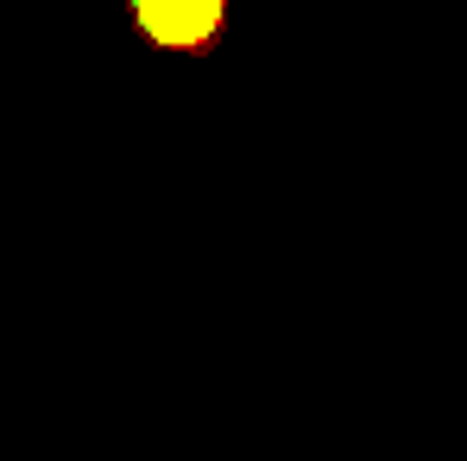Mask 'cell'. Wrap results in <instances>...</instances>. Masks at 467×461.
<instances>
[{
  "mask_svg": "<svg viewBox=\"0 0 467 461\" xmlns=\"http://www.w3.org/2000/svg\"><path fill=\"white\" fill-rule=\"evenodd\" d=\"M133 26L158 51L202 58L228 26V0H133Z\"/></svg>",
  "mask_w": 467,
  "mask_h": 461,
  "instance_id": "1",
  "label": "cell"
}]
</instances>
